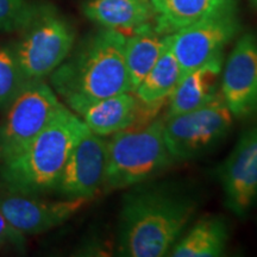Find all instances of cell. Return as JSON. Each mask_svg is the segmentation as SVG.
Returning a JSON list of instances; mask_svg holds the SVG:
<instances>
[{
	"label": "cell",
	"instance_id": "obj_1",
	"mask_svg": "<svg viewBox=\"0 0 257 257\" xmlns=\"http://www.w3.org/2000/svg\"><path fill=\"white\" fill-rule=\"evenodd\" d=\"M123 32L104 28L88 38L49 76L51 87L70 110L131 92Z\"/></svg>",
	"mask_w": 257,
	"mask_h": 257
},
{
	"label": "cell",
	"instance_id": "obj_2",
	"mask_svg": "<svg viewBox=\"0 0 257 257\" xmlns=\"http://www.w3.org/2000/svg\"><path fill=\"white\" fill-rule=\"evenodd\" d=\"M197 205L165 188L140 187L124 198L118 249L127 257L168 255L186 229Z\"/></svg>",
	"mask_w": 257,
	"mask_h": 257
},
{
	"label": "cell",
	"instance_id": "obj_3",
	"mask_svg": "<svg viewBox=\"0 0 257 257\" xmlns=\"http://www.w3.org/2000/svg\"><path fill=\"white\" fill-rule=\"evenodd\" d=\"M86 128L81 118L64 106L23 149L3 161L5 189L35 195L55 191L64 165Z\"/></svg>",
	"mask_w": 257,
	"mask_h": 257
},
{
	"label": "cell",
	"instance_id": "obj_4",
	"mask_svg": "<svg viewBox=\"0 0 257 257\" xmlns=\"http://www.w3.org/2000/svg\"><path fill=\"white\" fill-rule=\"evenodd\" d=\"M163 127L165 118H155L110 136L104 191L143 184L175 162L167 147Z\"/></svg>",
	"mask_w": 257,
	"mask_h": 257
},
{
	"label": "cell",
	"instance_id": "obj_5",
	"mask_svg": "<svg viewBox=\"0 0 257 257\" xmlns=\"http://www.w3.org/2000/svg\"><path fill=\"white\" fill-rule=\"evenodd\" d=\"M19 31L12 50L27 81L49 78L70 55L75 41L72 25L50 6H35Z\"/></svg>",
	"mask_w": 257,
	"mask_h": 257
},
{
	"label": "cell",
	"instance_id": "obj_6",
	"mask_svg": "<svg viewBox=\"0 0 257 257\" xmlns=\"http://www.w3.org/2000/svg\"><path fill=\"white\" fill-rule=\"evenodd\" d=\"M64 106L44 80L25 82L4 110L5 115L0 123V161L23 149Z\"/></svg>",
	"mask_w": 257,
	"mask_h": 257
},
{
	"label": "cell",
	"instance_id": "obj_7",
	"mask_svg": "<svg viewBox=\"0 0 257 257\" xmlns=\"http://www.w3.org/2000/svg\"><path fill=\"white\" fill-rule=\"evenodd\" d=\"M233 114L220 91L193 111L165 117V140L174 161L191 160L219 143L229 134Z\"/></svg>",
	"mask_w": 257,
	"mask_h": 257
},
{
	"label": "cell",
	"instance_id": "obj_8",
	"mask_svg": "<svg viewBox=\"0 0 257 257\" xmlns=\"http://www.w3.org/2000/svg\"><path fill=\"white\" fill-rule=\"evenodd\" d=\"M238 31L239 22L233 10L181 29L166 36V41L184 76L223 56L224 48Z\"/></svg>",
	"mask_w": 257,
	"mask_h": 257
},
{
	"label": "cell",
	"instance_id": "obj_9",
	"mask_svg": "<svg viewBox=\"0 0 257 257\" xmlns=\"http://www.w3.org/2000/svg\"><path fill=\"white\" fill-rule=\"evenodd\" d=\"M106 165L107 140L87 127L74 146L54 192L63 199L89 201L104 189Z\"/></svg>",
	"mask_w": 257,
	"mask_h": 257
},
{
	"label": "cell",
	"instance_id": "obj_10",
	"mask_svg": "<svg viewBox=\"0 0 257 257\" xmlns=\"http://www.w3.org/2000/svg\"><path fill=\"white\" fill-rule=\"evenodd\" d=\"M88 200H49L41 195L6 191L0 193V211L16 230L24 236L40 234L60 226L75 216Z\"/></svg>",
	"mask_w": 257,
	"mask_h": 257
},
{
	"label": "cell",
	"instance_id": "obj_11",
	"mask_svg": "<svg viewBox=\"0 0 257 257\" xmlns=\"http://www.w3.org/2000/svg\"><path fill=\"white\" fill-rule=\"evenodd\" d=\"M220 76V93L233 117L257 114V40L252 34L237 41Z\"/></svg>",
	"mask_w": 257,
	"mask_h": 257
},
{
	"label": "cell",
	"instance_id": "obj_12",
	"mask_svg": "<svg viewBox=\"0 0 257 257\" xmlns=\"http://www.w3.org/2000/svg\"><path fill=\"white\" fill-rule=\"evenodd\" d=\"M165 105L168 104H146L135 92H124L82 104L72 111L81 118L93 134L110 137L127 127L154 120Z\"/></svg>",
	"mask_w": 257,
	"mask_h": 257
},
{
	"label": "cell",
	"instance_id": "obj_13",
	"mask_svg": "<svg viewBox=\"0 0 257 257\" xmlns=\"http://www.w3.org/2000/svg\"><path fill=\"white\" fill-rule=\"evenodd\" d=\"M226 204L242 217L257 198V125L239 137L220 170Z\"/></svg>",
	"mask_w": 257,
	"mask_h": 257
},
{
	"label": "cell",
	"instance_id": "obj_14",
	"mask_svg": "<svg viewBox=\"0 0 257 257\" xmlns=\"http://www.w3.org/2000/svg\"><path fill=\"white\" fill-rule=\"evenodd\" d=\"M150 4L153 25L162 36L236 10V0H150Z\"/></svg>",
	"mask_w": 257,
	"mask_h": 257
},
{
	"label": "cell",
	"instance_id": "obj_15",
	"mask_svg": "<svg viewBox=\"0 0 257 257\" xmlns=\"http://www.w3.org/2000/svg\"><path fill=\"white\" fill-rule=\"evenodd\" d=\"M223 56L185 74L168 100L166 117L193 111L212 100L219 86Z\"/></svg>",
	"mask_w": 257,
	"mask_h": 257
},
{
	"label": "cell",
	"instance_id": "obj_16",
	"mask_svg": "<svg viewBox=\"0 0 257 257\" xmlns=\"http://www.w3.org/2000/svg\"><path fill=\"white\" fill-rule=\"evenodd\" d=\"M83 12L102 28L120 32L134 31L154 19L150 0H89Z\"/></svg>",
	"mask_w": 257,
	"mask_h": 257
},
{
	"label": "cell",
	"instance_id": "obj_17",
	"mask_svg": "<svg viewBox=\"0 0 257 257\" xmlns=\"http://www.w3.org/2000/svg\"><path fill=\"white\" fill-rule=\"evenodd\" d=\"M166 47V36L160 35L153 23H147L131 31L130 36L125 40L124 49L131 92L136 91Z\"/></svg>",
	"mask_w": 257,
	"mask_h": 257
},
{
	"label": "cell",
	"instance_id": "obj_18",
	"mask_svg": "<svg viewBox=\"0 0 257 257\" xmlns=\"http://www.w3.org/2000/svg\"><path fill=\"white\" fill-rule=\"evenodd\" d=\"M229 232L218 217L201 218L174 244L168 255L173 257H217L224 255Z\"/></svg>",
	"mask_w": 257,
	"mask_h": 257
},
{
	"label": "cell",
	"instance_id": "obj_19",
	"mask_svg": "<svg viewBox=\"0 0 257 257\" xmlns=\"http://www.w3.org/2000/svg\"><path fill=\"white\" fill-rule=\"evenodd\" d=\"M181 76L178 60L167 44L155 66L138 85L135 93L146 104H168L169 96L176 88Z\"/></svg>",
	"mask_w": 257,
	"mask_h": 257
},
{
	"label": "cell",
	"instance_id": "obj_20",
	"mask_svg": "<svg viewBox=\"0 0 257 257\" xmlns=\"http://www.w3.org/2000/svg\"><path fill=\"white\" fill-rule=\"evenodd\" d=\"M25 82L12 48L0 47V110L8 107Z\"/></svg>",
	"mask_w": 257,
	"mask_h": 257
},
{
	"label": "cell",
	"instance_id": "obj_21",
	"mask_svg": "<svg viewBox=\"0 0 257 257\" xmlns=\"http://www.w3.org/2000/svg\"><path fill=\"white\" fill-rule=\"evenodd\" d=\"M34 9L29 0H0V31L19 30Z\"/></svg>",
	"mask_w": 257,
	"mask_h": 257
},
{
	"label": "cell",
	"instance_id": "obj_22",
	"mask_svg": "<svg viewBox=\"0 0 257 257\" xmlns=\"http://www.w3.org/2000/svg\"><path fill=\"white\" fill-rule=\"evenodd\" d=\"M25 236L9 223L0 211V249H23Z\"/></svg>",
	"mask_w": 257,
	"mask_h": 257
},
{
	"label": "cell",
	"instance_id": "obj_23",
	"mask_svg": "<svg viewBox=\"0 0 257 257\" xmlns=\"http://www.w3.org/2000/svg\"><path fill=\"white\" fill-rule=\"evenodd\" d=\"M252 2H253V3H255V4L257 5V0H252Z\"/></svg>",
	"mask_w": 257,
	"mask_h": 257
}]
</instances>
